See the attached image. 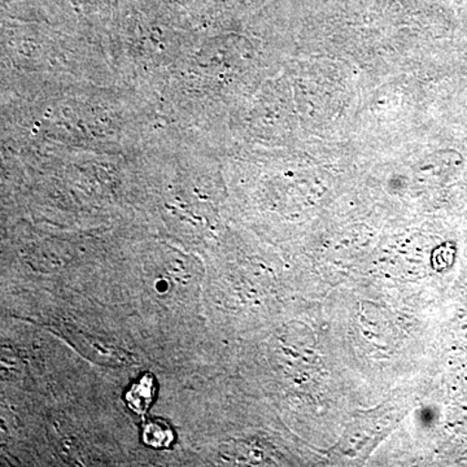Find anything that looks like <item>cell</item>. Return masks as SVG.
<instances>
[{
	"label": "cell",
	"mask_w": 467,
	"mask_h": 467,
	"mask_svg": "<svg viewBox=\"0 0 467 467\" xmlns=\"http://www.w3.org/2000/svg\"><path fill=\"white\" fill-rule=\"evenodd\" d=\"M155 377L152 374H144L138 382H135L126 392V404L134 413L143 416L149 411L150 405L156 398Z\"/></svg>",
	"instance_id": "obj_1"
},
{
	"label": "cell",
	"mask_w": 467,
	"mask_h": 467,
	"mask_svg": "<svg viewBox=\"0 0 467 467\" xmlns=\"http://www.w3.org/2000/svg\"><path fill=\"white\" fill-rule=\"evenodd\" d=\"M142 438L144 444L149 447L155 448V450H165L173 442L174 432L165 420H152L143 426Z\"/></svg>",
	"instance_id": "obj_2"
}]
</instances>
